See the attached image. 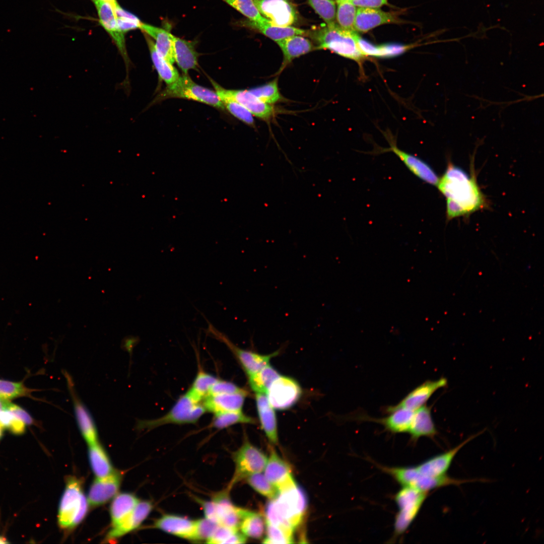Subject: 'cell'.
Returning <instances> with one entry per match:
<instances>
[{"label": "cell", "mask_w": 544, "mask_h": 544, "mask_svg": "<svg viewBox=\"0 0 544 544\" xmlns=\"http://www.w3.org/2000/svg\"><path fill=\"white\" fill-rule=\"evenodd\" d=\"M139 501L138 498L131 493L117 494L110 506L111 527L122 523L132 512Z\"/></svg>", "instance_id": "cell-33"}, {"label": "cell", "mask_w": 544, "mask_h": 544, "mask_svg": "<svg viewBox=\"0 0 544 544\" xmlns=\"http://www.w3.org/2000/svg\"><path fill=\"white\" fill-rule=\"evenodd\" d=\"M248 91L260 101L269 105L282 99L277 78L266 84L251 88Z\"/></svg>", "instance_id": "cell-45"}, {"label": "cell", "mask_w": 544, "mask_h": 544, "mask_svg": "<svg viewBox=\"0 0 544 544\" xmlns=\"http://www.w3.org/2000/svg\"><path fill=\"white\" fill-rule=\"evenodd\" d=\"M118 27L125 34L128 31L140 28L142 22L138 17L122 8L117 3L114 6Z\"/></svg>", "instance_id": "cell-49"}, {"label": "cell", "mask_w": 544, "mask_h": 544, "mask_svg": "<svg viewBox=\"0 0 544 544\" xmlns=\"http://www.w3.org/2000/svg\"><path fill=\"white\" fill-rule=\"evenodd\" d=\"M8 542L7 540L4 537L0 536V543H7Z\"/></svg>", "instance_id": "cell-57"}, {"label": "cell", "mask_w": 544, "mask_h": 544, "mask_svg": "<svg viewBox=\"0 0 544 544\" xmlns=\"http://www.w3.org/2000/svg\"><path fill=\"white\" fill-rule=\"evenodd\" d=\"M153 508L149 501H140L130 514L120 524L112 526L107 533L105 542H113L138 528L147 518Z\"/></svg>", "instance_id": "cell-22"}, {"label": "cell", "mask_w": 544, "mask_h": 544, "mask_svg": "<svg viewBox=\"0 0 544 544\" xmlns=\"http://www.w3.org/2000/svg\"><path fill=\"white\" fill-rule=\"evenodd\" d=\"M89 505L81 480L75 476L68 477L58 507L59 527L65 531L76 528L87 515Z\"/></svg>", "instance_id": "cell-4"}, {"label": "cell", "mask_w": 544, "mask_h": 544, "mask_svg": "<svg viewBox=\"0 0 544 544\" xmlns=\"http://www.w3.org/2000/svg\"><path fill=\"white\" fill-rule=\"evenodd\" d=\"M336 4V23L344 29L355 31L354 24L357 7L350 1H339Z\"/></svg>", "instance_id": "cell-42"}, {"label": "cell", "mask_w": 544, "mask_h": 544, "mask_svg": "<svg viewBox=\"0 0 544 544\" xmlns=\"http://www.w3.org/2000/svg\"><path fill=\"white\" fill-rule=\"evenodd\" d=\"M239 529L246 537L261 538L265 531V519L261 514L241 508Z\"/></svg>", "instance_id": "cell-34"}, {"label": "cell", "mask_w": 544, "mask_h": 544, "mask_svg": "<svg viewBox=\"0 0 544 544\" xmlns=\"http://www.w3.org/2000/svg\"><path fill=\"white\" fill-rule=\"evenodd\" d=\"M183 98L203 103L224 110L220 98L215 92L194 82L188 75L183 74L167 87L155 98L153 103L171 98Z\"/></svg>", "instance_id": "cell-8"}, {"label": "cell", "mask_w": 544, "mask_h": 544, "mask_svg": "<svg viewBox=\"0 0 544 544\" xmlns=\"http://www.w3.org/2000/svg\"><path fill=\"white\" fill-rule=\"evenodd\" d=\"M227 490L215 495L210 501L197 499L203 509L205 518L220 525L239 529L240 508L231 502Z\"/></svg>", "instance_id": "cell-10"}, {"label": "cell", "mask_w": 544, "mask_h": 544, "mask_svg": "<svg viewBox=\"0 0 544 544\" xmlns=\"http://www.w3.org/2000/svg\"><path fill=\"white\" fill-rule=\"evenodd\" d=\"M388 0H355L352 2L357 8L379 9L387 5Z\"/></svg>", "instance_id": "cell-55"}, {"label": "cell", "mask_w": 544, "mask_h": 544, "mask_svg": "<svg viewBox=\"0 0 544 544\" xmlns=\"http://www.w3.org/2000/svg\"><path fill=\"white\" fill-rule=\"evenodd\" d=\"M280 376V373L268 364L257 373L247 377L250 388L255 393L266 394L271 383Z\"/></svg>", "instance_id": "cell-38"}, {"label": "cell", "mask_w": 544, "mask_h": 544, "mask_svg": "<svg viewBox=\"0 0 544 544\" xmlns=\"http://www.w3.org/2000/svg\"><path fill=\"white\" fill-rule=\"evenodd\" d=\"M140 29L155 40L154 43L158 53L173 64L175 62L173 35L165 29L143 23Z\"/></svg>", "instance_id": "cell-31"}, {"label": "cell", "mask_w": 544, "mask_h": 544, "mask_svg": "<svg viewBox=\"0 0 544 544\" xmlns=\"http://www.w3.org/2000/svg\"><path fill=\"white\" fill-rule=\"evenodd\" d=\"M408 433L411 442L414 443L422 437L434 438L438 431L432 418L431 407L425 404L414 411Z\"/></svg>", "instance_id": "cell-26"}, {"label": "cell", "mask_w": 544, "mask_h": 544, "mask_svg": "<svg viewBox=\"0 0 544 544\" xmlns=\"http://www.w3.org/2000/svg\"><path fill=\"white\" fill-rule=\"evenodd\" d=\"M88 453L90 464L96 478L106 477L115 471L106 452L98 441L89 445Z\"/></svg>", "instance_id": "cell-36"}, {"label": "cell", "mask_w": 544, "mask_h": 544, "mask_svg": "<svg viewBox=\"0 0 544 544\" xmlns=\"http://www.w3.org/2000/svg\"><path fill=\"white\" fill-rule=\"evenodd\" d=\"M468 174L460 168L448 163L436 186L446 199V216L449 220L468 216L487 208V198L478 184L473 167Z\"/></svg>", "instance_id": "cell-1"}, {"label": "cell", "mask_w": 544, "mask_h": 544, "mask_svg": "<svg viewBox=\"0 0 544 544\" xmlns=\"http://www.w3.org/2000/svg\"><path fill=\"white\" fill-rule=\"evenodd\" d=\"M402 22L395 12H385L379 9L357 8L354 29L357 33H366L380 25Z\"/></svg>", "instance_id": "cell-19"}, {"label": "cell", "mask_w": 544, "mask_h": 544, "mask_svg": "<svg viewBox=\"0 0 544 544\" xmlns=\"http://www.w3.org/2000/svg\"><path fill=\"white\" fill-rule=\"evenodd\" d=\"M3 429H4V428L0 424V438H1V437L3 435Z\"/></svg>", "instance_id": "cell-59"}, {"label": "cell", "mask_w": 544, "mask_h": 544, "mask_svg": "<svg viewBox=\"0 0 544 544\" xmlns=\"http://www.w3.org/2000/svg\"><path fill=\"white\" fill-rule=\"evenodd\" d=\"M32 389L23 383L0 379V397L9 399L30 395Z\"/></svg>", "instance_id": "cell-48"}, {"label": "cell", "mask_w": 544, "mask_h": 544, "mask_svg": "<svg viewBox=\"0 0 544 544\" xmlns=\"http://www.w3.org/2000/svg\"><path fill=\"white\" fill-rule=\"evenodd\" d=\"M245 16L248 20L259 23H268L260 14L253 0H222Z\"/></svg>", "instance_id": "cell-46"}, {"label": "cell", "mask_w": 544, "mask_h": 544, "mask_svg": "<svg viewBox=\"0 0 544 544\" xmlns=\"http://www.w3.org/2000/svg\"><path fill=\"white\" fill-rule=\"evenodd\" d=\"M428 493L411 487H402L393 496L398 507L391 540L403 534L416 519L427 498Z\"/></svg>", "instance_id": "cell-7"}, {"label": "cell", "mask_w": 544, "mask_h": 544, "mask_svg": "<svg viewBox=\"0 0 544 544\" xmlns=\"http://www.w3.org/2000/svg\"><path fill=\"white\" fill-rule=\"evenodd\" d=\"M283 54V61L278 74L280 73L294 59L307 54L315 48L312 42L301 35H294L277 42Z\"/></svg>", "instance_id": "cell-29"}, {"label": "cell", "mask_w": 544, "mask_h": 544, "mask_svg": "<svg viewBox=\"0 0 544 544\" xmlns=\"http://www.w3.org/2000/svg\"><path fill=\"white\" fill-rule=\"evenodd\" d=\"M211 82L220 98L232 99L248 110L253 116L263 120H269L274 116L273 106L260 101L248 90H227L213 80Z\"/></svg>", "instance_id": "cell-14"}, {"label": "cell", "mask_w": 544, "mask_h": 544, "mask_svg": "<svg viewBox=\"0 0 544 544\" xmlns=\"http://www.w3.org/2000/svg\"><path fill=\"white\" fill-rule=\"evenodd\" d=\"M10 402L8 400L0 397V411L6 409Z\"/></svg>", "instance_id": "cell-56"}, {"label": "cell", "mask_w": 544, "mask_h": 544, "mask_svg": "<svg viewBox=\"0 0 544 544\" xmlns=\"http://www.w3.org/2000/svg\"><path fill=\"white\" fill-rule=\"evenodd\" d=\"M235 472L227 490L248 476L261 472L265 468L268 458L260 450L245 438L241 446L233 454Z\"/></svg>", "instance_id": "cell-9"}, {"label": "cell", "mask_w": 544, "mask_h": 544, "mask_svg": "<svg viewBox=\"0 0 544 544\" xmlns=\"http://www.w3.org/2000/svg\"><path fill=\"white\" fill-rule=\"evenodd\" d=\"M385 411L389 415L382 418L374 419L361 416L356 419L379 423L387 431L393 434L408 433L414 411L393 406H388Z\"/></svg>", "instance_id": "cell-24"}, {"label": "cell", "mask_w": 544, "mask_h": 544, "mask_svg": "<svg viewBox=\"0 0 544 544\" xmlns=\"http://www.w3.org/2000/svg\"><path fill=\"white\" fill-rule=\"evenodd\" d=\"M219 525L218 523L206 518L196 520L194 531L191 540L207 541Z\"/></svg>", "instance_id": "cell-52"}, {"label": "cell", "mask_w": 544, "mask_h": 544, "mask_svg": "<svg viewBox=\"0 0 544 544\" xmlns=\"http://www.w3.org/2000/svg\"><path fill=\"white\" fill-rule=\"evenodd\" d=\"M334 1H335V2H339V1H350V2H353V1H355V0H334Z\"/></svg>", "instance_id": "cell-60"}, {"label": "cell", "mask_w": 544, "mask_h": 544, "mask_svg": "<svg viewBox=\"0 0 544 544\" xmlns=\"http://www.w3.org/2000/svg\"><path fill=\"white\" fill-rule=\"evenodd\" d=\"M68 388L72 398L75 418L77 425L86 442L91 444L98 442V433L93 418L87 407L76 394L71 377L64 374Z\"/></svg>", "instance_id": "cell-16"}, {"label": "cell", "mask_w": 544, "mask_h": 544, "mask_svg": "<svg viewBox=\"0 0 544 544\" xmlns=\"http://www.w3.org/2000/svg\"><path fill=\"white\" fill-rule=\"evenodd\" d=\"M248 395L240 393L209 394L202 401L207 412L214 414L226 412L242 411Z\"/></svg>", "instance_id": "cell-27"}, {"label": "cell", "mask_w": 544, "mask_h": 544, "mask_svg": "<svg viewBox=\"0 0 544 544\" xmlns=\"http://www.w3.org/2000/svg\"><path fill=\"white\" fill-rule=\"evenodd\" d=\"M447 385V380L444 377L436 380H427L413 389L399 402L393 406L414 411L425 405L437 390Z\"/></svg>", "instance_id": "cell-23"}, {"label": "cell", "mask_w": 544, "mask_h": 544, "mask_svg": "<svg viewBox=\"0 0 544 544\" xmlns=\"http://www.w3.org/2000/svg\"><path fill=\"white\" fill-rule=\"evenodd\" d=\"M122 475L114 471L103 478H96L91 484L88 495L89 505L92 507L101 506L113 499L117 494Z\"/></svg>", "instance_id": "cell-18"}, {"label": "cell", "mask_w": 544, "mask_h": 544, "mask_svg": "<svg viewBox=\"0 0 544 544\" xmlns=\"http://www.w3.org/2000/svg\"><path fill=\"white\" fill-rule=\"evenodd\" d=\"M144 36L150 50L152 62L159 77L167 85L173 83L179 77L177 70L172 64L167 61L158 53L152 38L145 33Z\"/></svg>", "instance_id": "cell-37"}, {"label": "cell", "mask_w": 544, "mask_h": 544, "mask_svg": "<svg viewBox=\"0 0 544 544\" xmlns=\"http://www.w3.org/2000/svg\"><path fill=\"white\" fill-rule=\"evenodd\" d=\"M196 520L173 514H165L158 518L154 527L173 535L191 540Z\"/></svg>", "instance_id": "cell-25"}, {"label": "cell", "mask_w": 544, "mask_h": 544, "mask_svg": "<svg viewBox=\"0 0 544 544\" xmlns=\"http://www.w3.org/2000/svg\"><path fill=\"white\" fill-rule=\"evenodd\" d=\"M240 25L253 29L276 42L294 35L307 36L308 31L294 27H280L268 23H259L249 20L241 21Z\"/></svg>", "instance_id": "cell-32"}, {"label": "cell", "mask_w": 544, "mask_h": 544, "mask_svg": "<svg viewBox=\"0 0 544 544\" xmlns=\"http://www.w3.org/2000/svg\"><path fill=\"white\" fill-rule=\"evenodd\" d=\"M0 424L17 435L23 434L26 425L7 408L0 411Z\"/></svg>", "instance_id": "cell-51"}, {"label": "cell", "mask_w": 544, "mask_h": 544, "mask_svg": "<svg viewBox=\"0 0 544 544\" xmlns=\"http://www.w3.org/2000/svg\"><path fill=\"white\" fill-rule=\"evenodd\" d=\"M210 427L218 430L227 428L237 424H255L256 420L242 411L226 412L214 414Z\"/></svg>", "instance_id": "cell-39"}, {"label": "cell", "mask_w": 544, "mask_h": 544, "mask_svg": "<svg viewBox=\"0 0 544 544\" xmlns=\"http://www.w3.org/2000/svg\"><path fill=\"white\" fill-rule=\"evenodd\" d=\"M266 522V536L263 543L278 544L294 543V531Z\"/></svg>", "instance_id": "cell-44"}, {"label": "cell", "mask_w": 544, "mask_h": 544, "mask_svg": "<svg viewBox=\"0 0 544 544\" xmlns=\"http://www.w3.org/2000/svg\"><path fill=\"white\" fill-rule=\"evenodd\" d=\"M117 3L98 1L94 4L97 11L100 23L116 44L125 61L127 70L129 60L126 49L125 34L120 31L117 23L114 9Z\"/></svg>", "instance_id": "cell-15"}, {"label": "cell", "mask_w": 544, "mask_h": 544, "mask_svg": "<svg viewBox=\"0 0 544 544\" xmlns=\"http://www.w3.org/2000/svg\"><path fill=\"white\" fill-rule=\"evenodd\" d=\"M7 409L21 420L26 425L34 424L33 419L26 411L20 406L10 402Z\"/></svg>", "instance_id": "cell-54"}, {"label": "cell", "mask_w": 544, "mask_h": 544, "mask_svg": "<svg viewBox=\"0 0 544 544\" xmlns=\"http://www.w3.org/2000/svg\"><path fill=\"white\" fill-rule=\"evenodd\" d=\"M218 378L202 369L198 370L193 382L187 391L195 400L202 402L209 394Z\"/></svg>", "instance_id": "cell-40"}, {"label": "cell", "mask_w": 544, "mask_h": 544, "mask_svg": "<svg viewBox=\"0 0 544 544\" xmlns=\"http://www.w3.org/2000/svg\"><path fill=\"white\" fill-rule=\"evenodd\" d=\"M91 1L93 3H94L95 2H96V1H98L108 2L112 3H115L117 2L116 0H91Z\"/></svg>", "instance_id": "cell-58"}, {"label": "cell", "mask_w": 544, "mask_h": 544, "mask_svg": "<svg viewBox=\"0 0 544 544\" xmlns=\"http://www.w3.org/2000/svg\"><path fill=\"white\" fill-rule=\"evenodd\" d=\"M307 36L314 41L317 49L329 50L359 65L367 58L359 48L358 33L344 29L336 23L308 31Z\"/></svg>", "instance_id": "cell-3"}, {"label": "cell", "mask_w": 544, "mask_h": 544, "mask_svg": "<svg viewBox=\"0 0 544 544\" xmlns=\"http://www.w3.org/2000/svg\"><path fill=\"white\" fill-rule=\"evenodd\" d=\"M264 471L265 477L277 488L279 492L297 485L290 465L272 447Z\"/></svg>", "instance_id": "cell-17"}, {"label": "cell", "mask_w": 544, "mask_h": 544, "mask_svg": "<svg viewBox=\"0 0 544 544\" xmlns=\"http://www.w3.org/2000/svg\"><path fill=\"white\" fill-rule=\"evenodd\" d=\"M260 15L268 23L277 26H291L297 20V12L289 0H253Z\"/></svg>", "instance_id": "cell-13"}, {"label": "cell", "mask_w": 544, "mask_h": 544, "mask_svg": "<svg viewBox=\"0 0 544 544\" xmlns=\"http://www.w3.org/2000/svg\"><path fill=\"white\" fill-rule=\"evenodd\" d=\"M359 48L366 57H392L398 56L412 48V45L388 44L374 45L359 36L358 40Z\"/></svg>", "instance_id": "cell-35"}, {"label": "cell", "mask_w": 544, "mask_h": 544, "mask_svg": "<svg viewBox=\"0 0 544 544\" xmlns=\"http://www.w3.org/2000/svg\"><path fill=\"white\" fill-rule=\"evenodd\" d=\"M389 148L381 149L380 153L393 152L416 176L428 184L437 185L439 178L429 164L420 158L399 149L394 142H389Z\"/></svg>", "instance_id": "cell-21"}, {"label": "cell", "mask_w": 544, "mask_h": 544, "mask_svg": "<svg viewBox=\"0 0 544 544\" xmlns=\"http://www.w3.org/2000/svg\"><path fill=\"white\" fill-rule=\"evenodd\" d=\"M175 61L183 74L188 75V71L197 68L198 53L193 42L187 41L172 35Z\"/></svg>", "instance_id": "cell-30"}, {"label": "cell", "mask_w": 544, "mask_h": 544, "mask_svg": "<svg viewBox=\"0 0 544 544\" xmlns=\"http://www.w3.org/2000/svg\"><path fill=\"white\" fill-rule=\"evenodd\" d=\"M246 537L239 529L219 525L206 541L209 543H244Z\"/></svg>", "instance_id": "cell-41"}, {"label": "cell", "mask_w": 544, "mask_h": 544, "mask_svg": "<svg viewBox=\"0 0 544 544\" xmlns=\"http://www.w3.org/2000/svg\"><path fill=\"white\" fill-rule=\"evenodd\" d=\"M307 506L306 496L297 485L280 492L267 504L266 522L294 531L302 522Z\"/></svg>", "instance_id": "cell-2"}, {"label": "cell", "mask_w": 544, "mask_h": 544, "mask_svg": "<svg viewBox=\"0 0 544 544\" xmlns=\"http://www.w3.org/2000/svg\"><path fill=\"white\" fill-rule=\"evenodd\" d=\"M257 414L261 427L270 443L278 442L277 421L275 412L266 394L255 393Z\"/></svg>", "instance_id": "cell-28"}, {"label": "cell", "mask_w": 544, "mask_h": 544, "mask_svg": "<svg viewBox=\"0 0 544 544\" xmlns=\"http://www.w3.org/2000/svg\"><path fill=\"white\" fill-rule=\"evenodd\" d=\"M206 412L202 402L195 400L186 392L165 415L156 419L139 421L137 428L149 430L167 424H194Z\"/></svg>", "instance_id": "cell-6"}, {"label": "cell", "mask_w": 544, "mask_h": 544, "mask_svg": "<svg viewBox=\"0 0 544 544\" xmlns=\"http://www.w3.org/2000/svg\"><path fill=\"white\" fill-rule=\"evenodd\" d=\"M483 433V431L471 435L454 447L428 459L416 465L417 469L422 474L428 477H438L446 474L459 451L467 443Z\"/></svg>", "instance_id": "cell-20"}, {"label": "cell", "mask_w": 544, "mask_h": 544, "mask_svg": "<svg viewBox=\"0 0 544 544\" xmlns=\"http://www.w3.org/2000/svg\"><path fill=\"white\" fill-rule=\"evenodd\" d=\"M246 483L256 492L270 499H275L279 491L261 472L252 474L245 479Z\"/></svg>", "instance_id": "cell-43"}, {"label": "cell", "mask_w": 544, "mask_h": 544, "mask_svg": "<svg viewBox=\"0 0 544 544\" xmlns=\"http://www.w3.org/2000/svg\"><path fill=\"white\" fill-rule=\"evenodd\" d=\"M308 3L327 25L336 23V4L334 0H308Z\"/></svg>", "instance_id": "cell-47"}, {"label": "cell", "mask_w": 544, "mask_h": 544, "mask_svg": "<svg viewBox=\"0 0 544 544\" xmlns=\"http://www.w3.org/2000/svg\"><path fill=\"white\" fill-rule=\"evenodd\" d=\"M220 99L223 103L225 109L232 115L245 124L254 126L253 115L248 110L232 99L227 98H220Z\"/></svg>", "instance_id": "cell-50"}, {"label": "cell", "mask_w": 544, "mask_h": 544, "mask_svg": "<svg viewBox=\"0 0 544 544\" xmlns=\"http://www.w3.org/2000/svg\"><path fill=\"white\" fill-rule=\"evenodd\" d=\"M302 395V389L295 379L280 375L271 383L266 395L274 409L285 410L292 407Z\"/></svg>", "instance_id": "cell-12"}, {"label": "cell", "mask_w": 544, "mask_h": 544, "mask_svg": "<svg viewBox=\"0 0 544 544\" xmlns=\"http://www.w3.org/2000/svg\"><path fill=\"white\" fill-rule=\"evenodd\" d=\"M382 471L390 475L402 487H411L429 493L433 490L448 486H460L475 482L476 479H459L447 474L431 477L420 473L415 466H387L378 465Z\"/></svg>", "instance_id": "cell-5"}, {"label": "cell", "mask_w": 544, "mask_h": 544, "mask_svg": "<svg viewBox=\"0 0 544 544\" xmlns=\"http://www.w3.org/2000/svg\"><path fill=\"white\" fill-rule=\"evenodd\" d=\"M235 393H243L248 396L250 394L249 391L247 390L237 386L232 382L218 379L211 388L208 395Z\"/></svg>", "instance_id": "cell-53"}, {"label": "cell", "mask_w": 544, "mask_h": 544, "mask_svg": "<svg viewBox=\"0 0 544 544\" xmlns=\"http://www.w3.org/2000/svg\"><path fill=\"white\" fill-rule=\"evenodd\" d=\"M207 332L213 337L224 343L237 359L247 377L259 371L269 364L271 358L279 354L277 351L268 355H261L244 350L235 345L223 333L217 330L209 321Z\"/></svg>", "instance_id": "cell-11"}]
</instances>
